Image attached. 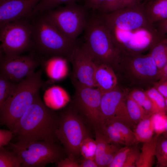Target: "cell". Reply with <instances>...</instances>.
<instances>
[{
	"mask_svg": "<svg viewBox=\"0 0 167 167\" xmlns=\"http://www.w3.org/2000/svg\"><path fill=\"white\" fill-rule=\"evenodd\" d=\"M59 119L44 103L39 94L15 126L14 135L19 142L55 143Z\"/></svg>",
	"mask_w": 167,
	"mask_h": 167,
	"instance_id": "obj_1",
	"label": "cell"
},
{
	"mask_svg": "<svg viewBox=\"0 0 167 167\" xmlns=\"http://www.w3.org/2000/svg\"><path fill=\"white\" fill-rule=\"evenodd\" d=\"M31 45L29 51L41 61L53 56L68 61L77 44L63 34L43 14L31 18Z\"/></svg>",
	"mask_w": 167,
	"mask_h": 167,
	"instance_id": "obj_2",
	"label": "cell"
},
{
	"mask_svg": "<svg viewBox=\"0 0 167 167\" xmlns=\"http://www.w3.org/2000/svg\"><path fill=\"white\" fill-rule=\"evenodd\" d=\"M43 70L41 67L18 83L0 109L1 124L13 131L16 124L39 94L40 90L45 84L41 78Z\"/></svg>",
	"mask_w": 167,
	"mask_h": 167,
	"instance_id": "obj_3",
	"label": "cell"
},
{
	"mask_svg": "<svg viewBox=\"0 0 167 167\" xmlns=\"http://www.w3.org/2000/svg\"><path fill=\"white\" fill-rule=\"evenodd\" d=\"M84 30V44L96 62L111 66L120 61L119 52L98 15L88 19Z\"/></svg>",
	"mask_w": 167,
	"mask_h": 167,
	"instance_id": "obj_4",
	"label": "cell"
},
{
	"mask_svg": "<svg viewBox=\"0 0 167 167\" xmlns=\"http://www.w3.org/2000/svg\"><path fill=\"white\" fill-rule=\"evenodd\" d=\"M9 144L11 151L21 159V167H44L49 163H57L63 158L65 152L55 143L43 141Z\"/></svg>",
	"mask_w": 167,
	"mask_h": 167,
	"instance_id": "obj_5",
	"label": "cell"
},
{
	"mask_svg": "<svg viewBox=\"0 0 167 167\" xmlns=\"http://www.w3.org/2000/svg\"><path fill=\"white\" fill-rule=\"evenodd\" d=\"M87 9L84 5L75 2L59 6L41 14L67 38L76 41L87 24Z\"/></svg>",
	"mask_w": 167,
	"mask_h": 167,
	"instance_id": "obj_6",
	"label": "cell"
},
{
	"mask_svg": "<svg viewBox=\"0 0 167 167\" xmlns=\"http://www.w3.org/2000/svg\"><path fill=\"white\" fill-rule=\"evenodd\" d=\"M31 19L24 18L0 26L1 54L14 56L29 51L32 40Z\"/></svg>",
	"mask_w": 167,
	"mask_h": 167,
	"instance_id": "obj_7",
	"label": "cell"
},
{
	"mask_svg": "<svg viewBox=\"0 0 167 167\" xmlns=\"http://www.w3.org/2000/svg\"><path fill=\"white\" fill-rule=\"evenodd\" d=\"M56 136L68 157L75 159L80 153L82 141L88 136L83 122L71 109L64 112L60 118Z\"/></svg>",
	"mask_w": 167,
	"mask_h": 167,
	"instance_id": "obj_8",
	"label": "cell"
},
{
	"mask_svg": "<svg viewBox=\"0 0 167 167\" xmlns=\"http://www.w3.org/2000/svg\"><path fill=\"white\" fill-rule=\"evenodd\" d=\"M41 65L39 59L31 53L14 56L0 53V75L14 83H18L34 73Z\"/></svg>",
	"mask_w": 167,
	"mask_h": 167,
	"instance_id": "obj_9",
	"label": "cell"
},
{
	"mask_svg": "<svg viewBox=\"0 0 167 167\" xmlns=\"http://www.w3.org/2000/svg\"><path fill=\"white\" fill-rule=\"evenodd\" d=\"M71 80L75 89V105L92 123L99 125L102 93L97 88L85 86Z\"/></svg>",
	"mask_w": 167,
	"mask_h": 167,
	"instance_id": "obj_10",
	"label": "cell"
},
{
	"mask_svg": "<svg viewBox=\"0 0 167 167\" xmlns=\"http://www.w3.org/2000/svg\"><path fill=\"white\" fill-rule=\"evenodd\" d=\"M68 61L71 63L72 71L71 80L76 81L83 85L96 88L94 79L96 62L84 44H77L71 54Z\"/></svg>",
	"mask_w": 167,
	"mask_h": 167,
	"instance_id": "obj_11",
	"label": "cell"
},
{
	"mask_svg": "<svg viewBox=\"0 0 167 167\" xmlns=\"http://www.w3.org/2000/svg\"><path fill=\"white\" fill-rule=\"evenodd\" d=\"M109 119L120 121L131 129H134L136 126L129 116L124 95L117 87L102 96L100 124Z\"/></svg>",
	"mask_w": 167,
	"mask_h": 167,
	"instance_id": "obj_12",
	"label": "cell"
},
{
	"mask_svg": "<svg viewBox=\"0 0 167 167\" xmlns=\"http://www.w3.org/2000/svg\"><path fill=\"white\" fill-rule=\"evenodd\" d=\"M41 0H0V26L25 18H31Z\"/></svg>",
	"mask_w": 167,
	"mask_h": 167,
	"instance_id": "obj_13",
	"label": "cell"
},
{
	"mask_svg": "<svg viewBox=\"0 0 167 167\" xmlns=\"http://www.w3.org/2000/svg\"><path fill=\"white\" fill-rule=\"evenodd\" d=\"M125 56L131 62L134 70L139 75L145 77H156L159 69L153 58L149 54H126Z\"/></svg>",
	"mask_w": 167,
	"mask_h": 167,
	"instance_id": "obj_14",
	"label": "cell"
},
{
	"mask_svg": "<svg viewBox=\"0 0 167 167\" xmlns=\"http://www.w3.org/2000/svg\"><path fill=\"white\" fill-rule=\"evenodd\" d=\"M96 64L94 79L96 88L103 94L117 87V78L112 68L106 64Z\"/></svg>",
	"mask_w": 167,
	"mask_h": 167,
	"instance_id": "obj_15",
	"label": "cell"
},
{
	"mask_svg": "<svg viewBox=\"0 0 167 167\" xmlns=\"http://www.w3.org/2000/svg\"><path fill=\"white\" fill-rule=\"evenodd\" d=\"M67 61L61 57L53 56L41 60V65L51 79L58 80L64 78L68 74Z\"/></svg>",
	"mask_w": 167,
	"mask_h": 167,
	"instance_id": "obj_16",
	"label": "cell"
},
{
	"mask_svg": "<svg viewBox=\"0 0 167 167\" xmlns=\"http://www.w3.org/2000/svg\"><path fill=\"white\" fill-rule=\"evenodd\" d=\"M146 15L152 24L167 19V0H150L146 2Z\"/></svg>",
	"mask_w": 167,
	"mask_h": 167,
	"instance_id": "obj_17",
	"label": "cell"
},
{
	"mask_svg": "<svg viewBox=\"0 0 167 167\" xmlns=\"http://www.w3.org/2000/svg\"><path fill=\"white\" fill-rule=\"evenodd\" d=\"M159 135L156 134L151 139L143 143L141 151L136 162V167H152L153 166Z\"/></svg>",
	"mask_w": 167,
	"mask_h": 167,
	"instance_id": "obj_18",
	"label": "cell"
},
{
	"mask_svg": "<svg viewBox=\"0 0 167 167\" xmlns=\"http://www.w3.org/2000/svg\"><path fill=\"white\" fill-rule=\"evenodd\" d=\"M133 131L137 143H143L151 139L155 133L152 115L139 122Z\"/></svg>",
	"mask_w": 167,
	"mask_h": 167,
	"instance_id": "obj_19",
	"label": "cell"
},
{
	"mask_svg": "<svg viewBox=\"0 0 167 167\" xmlns=\"http://www.w3.org/2000/svg\"><path fill=\"white\" fill-rule=\"evenodd\" d=\"M150 49L149 54L155 60L159 70L167 62V36L156 43Z\"/></svg>",
	"mask_w": 167,
	"mask_h": 167,
	"instance_id": "obj_20",
	"label": "cell"
},
{
	"mask_svg": "<svg viewBox=\"0 0 167 167\" xmlns=\"http://www.w3.org/2000/svg\"><path fill=\"white\" fill-rule=\"evenodd\" d=\"M125 99L129 116L135 125L143 119L152 115L147 113L129 95Z\"/></svg>",
	"mask_w": 167,
	"mask_h": 167,
	"instance_id": "obj_21",
	"label": "cell"
},
{
	"mask_svg": "<svg viewBox=\"0 0 167 167\" xmlns=\"http://www.w3.org/2000/svg\"><path fill=\"white\" fill-rule=\"evenodd\" d=\"M105 121L109 122L117 129L124 140L125 146H131L137 144L133 131L127 125L116 119H109Z\"/></svg>",
	"mask_w": 167,
	"mask_h": 167,
	"instance_id": "obj_22",
	"label": "cell"
},
{
	"mask_svg": "<svg viewBox=\"0 0 167 167\" xmlns=\"http://www.w3.org/2000/svg\"><path fill=\"white\" fill-rule=\"evenodd\" d=\"M98 126L103 134L110 143L126 145L124 140L120 134L109 122L105 121Z\"/></svg>",
	"mask_w": 167,
	"mask_h": 167,
	"instance_id": "obj_23",
	"label": "cell"
},
{
	"mask_svg": "<svg viewBox=\"0 0 167 167\" xmlns=\"http://www.w3.org/2000/svg\"><path fill=\"white\" fill-rule=\"evenodd\" d=\"M79 0H41L33 9L32 17L53 9L62 4L75 3Z\"/></svg>",
	"mask_w": 167,
	"mask_h": 167,
	"instance_id": "obj_24",
	"label": "cell"
},
{
	"mask_svg": "<svg viewBox=\"0 0 167 167\" xmlns=\"http://www.w3.org/2000/svg\"><path fill=\"white\" fill-rule=\"evenodd\" d=\"M129 95L148 114L152 115L157 113L154 105L145 92L135 90L131 92Z\"/></svg>",
	"mask_w": 167,
	"mask_h": 167,
	"instance_id": "obj_25",
	"label": "cell"
},
{
	"mask_svg": "<svg viewBox=\"0 0 167 167\" xmlns=\"http://www.w3.org/2000/svg\"><path fill=\"white\" fill-rule=\"evenodd\" d=\"M21 159L12 151L0 148V167H21Z\"/></svg>",
	"mask_w": 167,
	"mask_h": 167,
	"instance_id": "obj_26",
	"label": "cell"
},
{
	"mask_svg": "<svg viewBox=\"0 0 167 167\" xmlns=\"http://www.w3.org/2000/svg\"><path fill=\"white\" fill-rule=\"evenodd\" d=\"M153 103L157 113L166 114L167 112L165 98L154 87L145 92Z\"/></svg>",
	"mask_w": 167,
	"mask_h": 167,
	"instance_id": "obj_27",
	"label": "cell"
},
{
	"mask_svg": "<svg viewBox=\"0 0 167 167\" xmlns=\"http://www.w3.org/2000/svg\"><path fill=\"white\" fill-rule=\"evenodd\" d=\"M157 165L160 167H167V137L159 135L156 152Z\"/></svg>",
	"mask_w": 167,
	"mask_h": 167,
	"instance_id": "obj_28",
	"label": "cell"
},
{
	"mask_svg": "<svg viewBox=\"0 0 167 167\" xmlns=\"http://www.w3.org/2000/svg\"><path fill=\"white\" fill-rule=\"evenodd\" d=\"M18 83H14L0 75V109L14 91Z\"/></svg>",
	"mask_w": 167,
	"mask_h": 167,
	"instance_id": "obj_29",
	"label": "cell"
},
{
	"mask_svg": "<svg viewBox=\"0 0 167 167\" xmlns=\"http://www.w3.org/2000/svg\"><path fill=\"white\" fill-rule=\"evenodd\" d=\"M95 134L96 144L95 160L105 153L114 143L109 141L103 134L99 126L96 127Z\"/></svg>",
	"mask_w": 167,
	"mask_h": 167,
	"instance_id": "obj_30",
	"label": "cell"
},
{
	"mask_svg": "<svg viewBox=\"0 0 167 167\" xmlns=\"http://www.w3.org/2000/svg\"><path fill=\"white\" fill-rule=\"evenodd\" d=\"M96 150V144L95 140L89 136L82 141L80 147V153L86 159L95 160Z\"/></svg>",
	"mask_w": 167,
	"mask_h": 167,
	"instance_id": "obj_31",
	"label": "cell"
},
{
	"mask_svg": "<svg viewBox=\"0 0 167 167\" xmlns=\"http://www.w3.org/2000/svg\"><path fill=\"white\" fill-rule=\"evenodd\" d=\"M116 144H113L105 153L95 160L99 167H108L111 163L120 148Z\"/></svg>",
	"mask_w": 167,
	"mask_h": 167,
	"instance_id": "obj_32",
	"label": "cell"
},
{
	"mask_svg": "<svg viewBox=\"0 0 167 167\" xmlns=\"http://www.w3.org/2000/svg\"><path fill=\"white\" fill-rule=\"evenodd\" d=\"M132 146H125L120 148L108 167H123Z\"/></svg>",
	"mask_w": 167,
	"mask_h": 167,
	"instance_id": "obj_33",
	"label": "cell"
},
{
	"mask_svg": "<svg viewBox=\"0 0 167 167\" xmlns=\"http://www.w3.org/2000/svg\"><path fill=\"white\" fill-rule=\"evenodd\" d=\"M152 118L156 134L160 135L163 134L165 131V124L167 121L166 114L156 113L152 115Z\"/></svg>",
	"mask_w": 167,
	"mask_h": 167,
	"instance_id": "obj_34",
	"label": "cell"
},
{
	"mask_svg": "<svg viewBox=\"0 0 167 167\" xmlns=\"http://www.w3.org/2000/svg\"><path fill=\"white\" fill-rule=\"evenodd\" d=\"M137 144L132 146L127 156L123 167H136V164L140 154Z\"/></svg>",
	"mask_w": 167,
	"mask_h": 167,
	"instance_id": "obj_35",
	"label": "cell"
},
{
	"mask_svg": "<svg viewBox=\"0 0 167 167\" xmlns=\"http://www.w3.org/2000/svg\"><path fill=\"white\" fill-rule=\"evenodd\" d=\"M121 0H105L99 11L101 13H108L117 10Z\"/></svg>",
	"mask_w": 167,
	"mask_h": 167,
	"instance_id": "obj_36",
	"label": "cell"
},
{
	"mask_svg": "<svg viewBox=\"0 0 167 167\" xmlns=\"http://www.w3.org/2000/svg\"><path fill=\"white\" fill-rule=\"evenodd\" d=\"M14 136L12 131L0 129V148L9 144Z\"/></svg>",
	"mask_w": 167,
	"mask_h": 167,
	"instance_id": "obj_37",
	"label": "cell"
},
{
	"mask_svg": "<svg viewBox=\"0 0 167 167\" xmlns=\"http://www.w3.org/2000/svg\"><path fill=\"white\" fill-rule=\"evenodd\" d=\"M56 164L58 167H80L79 164L75 159L69 157L63 158Z\"/></svg>",
	"mask_w": 167,
	"mask_h": 167,
	"instance_id": "obj_38",
	"label": "cell"
},
{
	"mask_svg": "<svg viewBox=\"0 0 167 167\" xmlns=\"http://www.w3.org/2000/svg\"><path fill=\"white\" fill-rule=\"evenodd\" d=\"M84 6L87 9L95 11L99 10L105 0H84Z\"/></svg>",
	"mask_w": 167,
	"mask_h": 167,
	"instance_id": "obj_39",
	"label": "cell"
},
{
	"mask_svg": "<svg viewBox=\"0 0 167 167\" xmlns=\"http://www.w3.org/2000/svg\"><path fill=\"white\" fill-rule=\"evenodd\" d=\"M158 32L163 35L167 34V19L153 24Z\"/></svg>",
	"mask_w": 167,
	"mask_h": 167,
	"instance_id": "obj_40",
	"label": "cell"
},
{
	"mask_svg": "<svg viewBox=\"0 0 167 167\" xmlns=\"http://www.w3.org/2000/svg\"><path fill=\"white\" fill-rule=\"evenodd\" d=\"M155 87L165 98L167 97V79L159 81L156 84Z\"/></svg>",
	"mask_w": 167,
	"mask_h": 167,
	"instance_id": "obj_41",
	"label": "cell"
},
{
	"mask_svg": "<svg viewBox=\"0 0 167 167\" xmlns=\"http://www.w3.org/2000/svg\"><path fill=\"white\" fill-rule=\"evenodd\" d=\"M144 1L145 0H121L117 9L139 4Z\"/></svg>",
	"mask_w": 167,
	"mask_h": 167,
	"instance_id": "obj_42",
	"label": "cell"
},
{
	"mask_svg": "<svg viewBox=\"0 0 167 167\" xmlns=\"http://www.w3.org/2000/svg\"><path fill=\"white\" fill-rule=\"evenodd\" d=\"M80 167H98L95 160L91 159H84L79 164Z\"/></svg>",
	"mask_w": 167,
	"mask_h": 167,
	"instance_id": "obj_43",
	"label": "cell"
},
{
	"mask_svg": "<svg viewBox=\"0 0 167 167\" xmlns=\"http://www.w3.org/2000/svg\"><path fill=\"white\" fill-rule=\"evenodd\" d=\"M156 78L159 81L167 79V62L161 69L159 70Z\"/></svg>",
	"mask_w": 167,
	"mask_h": 167,
	"instance_id": "obj_44",
	"label": "cell"
},
{
	"mask_svg": "<svg viewBox=\"0 0 167 167\" xmlns=\"http://www.w3.org/2000/svg\"><path fill=\"white\" fill-rule=\"evenodd\" d=\"M163 134L165 136L167 137V121L165 124V131Z\"/></svg>",
	"mask_w": 167,
	"mask_h": 167,
	"instance_id": "obj_45",
	"label": "cell"
},
{
	"mask_svg": "<svg viewBox=\"0 0 167 167\" xmlns=\"http://www.w3.org/2000/svg\"><path fill=\"white\" fill-rule=\"evenodd\" d=\"M165 101L166 106L167 110V97L165 98Z\"/></svg>",
	"mask_w": 167,
	"mask_h": 167,
	"instance_id": "obj_46",
	"label": "cell"
},
{
	"mask_svg": "<svg viewBox=\"0 0 167 167\" xmlns=\"http://www.w3.org/2000/svg\"><path fill=\"white\" fill-rule=\"evenodd\" d=\"M149 0H145V1H146V2H148V1H149Z\"/></svg>",
	"mask_w": 167,
	"mask_h": 167,
	"instance_id": "obj_47",
	"label": "cell"
}]
</instances>
